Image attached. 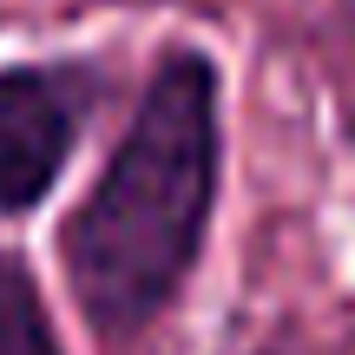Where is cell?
Segmentation results:
<instances>
[{"instance_id":"obj_2","label":"cell","mask_w":355,"mask_h":355,"mask_svg":"<svg viewBox=\"0 0 355 355\" xmlns=\"http://www.w3.org/2000/svg\"><path fill=\"white\" fill-rule=\"evenodd\" d=\"M99 105L92 60H13L0 66V217H26L53 198Z\"/></svg>"},{"instance_id":"obj_1","label":"cell","mask_w":355,"mask_h":355,"mask_svg":"<svg viewBox=\"0 0 355 355\" xmlns=\"http://www.w3.org/2000/svg\"><path fill=\"white\" fill-rule=\"evenodd\" d=\"M224 184V73L204 46L171 40L92 191L60 224L73 303L105 343L152 329L184 296Z\"/></svg>"},{"instance_id":"obj_3","label":"cell","mask_w":355,"mask_h":355,"mask_svg":"<svg viewBox=\"0 0 355 355\" xmlns=\"http://www.w3.org/2000/svg\"><path fill=\"white\" fill-rule=\"evenodd\" d=\"M0 355H66L33 270L0 250Z\"/></svg>"}]
</instances>
